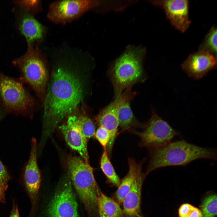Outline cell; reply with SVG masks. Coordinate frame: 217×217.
<instances>
[{"label": "cell", "instance_id": "1", "mask_svg": "<svg viewBox=\"0 0 217 217\" xmlns=\"http://www.w3.org/2000/svg\"><path fill=\"white\" fill-rule=\"evenodd\" d=\"M83 93L80 80L66 68L61 66L54 71L44 102L43 140L75 109Z\"/></svg>", "mask_w": 217, "mask_h": 217}, {"label": "cell", "instance_id": "2", "mask_svg": "<svg viewBox=\"0 0 217 217\" xmlns=\"http://www.w3.org/2000/svg\"><path fill=\"white\" fill-rule=\"evenodd\" d=\"M199 159L216 160V149L200 147L184 140L170 142L162 147L151 150L146 174L161 168L185 166Z\"/></svg>", "mask_w": 217, "mask_h": 217}, {"label": "cell", "instance_id": "3", "mask_svg": "<svg viewBox=\"0 0 217 217\" xmlns=\"http://www.w3.org/2000/svg\"><path fill=\"white\" fill-rule=\"evenodd\" d=\"M143 51L140 48L128 49L114 63L109 73L115 98L142 79Z\"/></svg>", "mask_w": 217, "mask_h": 217}, {"label": "cell", "instance_id": "4", "mask_svg": "<svg viewBox=\"0 0 217 217\" xmlns=\"http://www.w3.org/2000/svg\"><path fill=\"white\" fill-rule=\"evenodd\" d=\"M20 79L0 71V107L6 113L30 116L34 99Z\"/></svg>", "mask_w": 217, "mask_h": 217}, {"label": "cell", "instance_id": "5", "mask_svg": "<svg viewBox=\"0 0 217 217\" xmlns=\"http://www.w3.org/2000/svg\"><path fill=\"white\" fill-rule=\"evenodd\" d=\"M68 174L77 193L85 206L93 209L98 205V189L88 163L76 156L69 157Z\"/></svg>", "mask_w": 217, "mask_h": 217}, {"label": "cell", "instance_id": "6", "mask_svg": "<svg viewBox=\"0 0 217 217\" xmlns=\"http://www.w3.org/2000/svg\"><path fill=\"white\" fill-rule=\"evenodd\" d=\"M41 53L30 45L24 56L14 62L21 74L19 79L30 86L39 96L44 92L47 80V73Z\"/></svg>", "mask_w": 217, "mask_h": 217}, {"label": "cell", "instance_id": "7", "mask_svg": "<svg viewBox=\"0 0 217 217\" xmlns=\"http://www.w3.org/2000/svg\"><path fill=\"white\" fill-rule=\"evenodd\" d=\"M140 137V144L151 150L162 147L180 133L174 129L153 110L142 132H135Z\"/></svg>", "mask_w": 217, "mask_h": 217}, {"label": "cell", "instance_id": "8", "mask_svg": "<svg viewBox=\"0 0 217 217\" xmlns=\"http://www.w3.org/2000/svg\"><path fill=\"white\" fill-rule=\"evenodd\" d=\"M99 4L94 0L55 1L49 5L47 17L55 24H65L77 19Z\"/></svg>", "mask_w": 217, "mask_h": 217}, {"label": "cell", "instance_id": "9", "mask_svg": "<svg viewBox=\"0 0 217 217\" xmlns=\"http://www.w3.org/2000/svg\"><path fill=\"white\" fill-rule=\"evenodd\" d=\"M62 181L49 205L47 217H79L77 203L69 174Z\"/></svg>", "mask_w": 217, "mask_h": 217}, {"label": "cell", "instance_id": "10", "mask_svg": "<svg viewBox=\"0 0 217 217\" xmlns=\"http://www.w3.org/2000/svg\"><path fill=\"white\" fill-rule=\"evenodd\" d=\"M155 5L161 8L171 24L184 33L188 29L191 21L189 17V1L187 0H155Z\"/></svg>", "mask_w": 217, "mask_h": 217}, {"label": "cell", "instance_id": "11", "mask_svg": "<svg viewBox=\"0 0 217 217\" xmlns=\"http://www.w3.org/2000/svg\"><path fill=\"white\" fill-rule=\"evenodd\" d=\"M216 64V56L209 51L201 50L190 55L182 64L181 67L189 77L199 79Z\"/></svg>", "mask_w": 217, "mask_h": 217}, {"label": "cell", "instance_id": "12", "mask_svg": "<svg viewBox=\"0 0 217 217\" xmlns=\"http://www.w3.org/2000/svg\"><path fill=\"white\" fill-rule=\"evenodd\" d=\"M59 128L69 146L77 151L85 162L88 163L87 139L81 131L79 117L74 115L69 116L66 123Z\"/></svg>", "mask_w": 217, "mask_h": 217}, {"label": "cell", "instance_id": "13", "mask_svg": "<svg viewBox=\"0 0 217 217\" xmlns=\"http://www.w3.org/2000/svg\"><path fill=\"white\" fill-rule=\"evenodd\" d=\"M37 145L36 139L31 140V149L24 172V184L33 203L36 198L41 182V175L37 160Z\"/></svg>", "mask_w": 217, "mask_h": 217}, {"label": "cell", "instance_id": "14", "mask_svg": "<svg viewBox=\"0 0 217 217\" xmlns=\"http://www.w3.org/2000/svg\"><path fill=\"white\" fill-rule=\"evenodd\" d=\"M136 94L131 88L126 89L116 97L119 126L122 131H130L139 124L132 110L131 103Z\"/></svg>", "mask_w": 217, "mask_h": 217}, {"label": "cell", "instance_id": "15", "mask_svg": "<svg viewBox=\"0 0 217 217\" xmlns=\"http://www.w3.org/2000/svg\"><path fill=\"white\" fill-rule=\"evenodd\" d=\"M117 109V99L115 98L113 101L101 110L96 118L99 126L104 127L111 134V140L106 148L107 152L109 155L118 134L119 124Z\"/></svg>", "mask_w": 217, "mask_h": 217}, {"label": "cell", "instance_id": "16", "mask_svg": "<svg viewBox=\"0 0 217 217\" xmlns=\"http://www.w3.org/2000/svg\"><path fill=\"white\" fill-rule=\"evenodd\" d=\"M146 175L142 172L138 175L123 200L124 213L129 217L134 216L139 211L141 188Z\"/></svg>", "mask_w": 217, "mask_h": 217}, {"label": "cell", "instance_id": "17", "mask_svg": "<svg viewBox=\"0 0 217 217\" xmlns=\"http://www.w3.org/2000/svg\"><path fill=\"white\" fill-rule=\"evenodd\" d=\"M20 30L29 45L41 39L43 36V26L31 15H27L23 18L20 25Z\"/></svg>", "mask_w": 217, "mask_h": 217}, {"label": "cell", "instance_id": "18", "mask_svg": "<svg viewBox=\"0 0 217 217\" xmlns=\"http://www.w3.org/2000/svg\"><path fill=\"white\" fill-rule=\"evenodd\" d=\"M129 169L127 175L121 182L116 192V197L121 203L131 188L134 181L141 172V165L138 164L134 160L131 159H128Z\"/></svg>", "mask_w": 217, "mask_h": 217}, {"label": "cell", "instance_id": "19", "mask_svg": "<svg viewBox=\"0 0 217 217\" xmlns=\"http://www.w3.org/2000/svg\"><path fill=\"white\" fill-rule=\"evenodd\" d=\"M98 205L108 217H124L119 204L102 193H99Z\"/></svg>", "mask_w": 217, "mask_h": 217}, {"label": "cell", "instance_id": "20", "mask_svg": "<svg viewBox=\"0 0 217 217\" xmlns=\"http://www.w3.org/2000/svg\"><path fill=\"white\" fill-rule=\"evenodd\" d=\"M100 167L108 181L113 184L118 186L121 183L119 178L115 171L106 150H104L102 154Z\"/></svg>", "mask_w": 217, "mask_h": 217}, {"label": "cell", "instance_id": "21", "mask_svg": "<svg viewBox=\"0 0 217 217\" xmlns=\"http://www.w3.org/2000/svg\"><path fill=\"white\" fill-rule=\"evenodd\" d=\"M217 195L212 194L204 198L200 206L203 217H215L217 215Z\"/></svg>", "mask_w": 217, "mask_h": 217}, {"label": "cell", "instance_id": "22", "mask_svg": "<svg viewBox=\"0 0 217 217\" xmlns=\"http://www.w3.org/2000/svg\"><path fill=\"white\" fill-rule=\"evenodd\" d=\"M217 32L216 28L213 26L200 46L199 50L209 51L216 57Z\"/></svg>", "mask_w": 217, "mask_h": 217}, {"label": "cell", "instance_id": "23", "mask_svg": "<svg viewBox=\"0 0 217 217\" xmlns=\"http://www.w3.org/2000/svg\"><path fill=\"white\" fill-rule=\"evenodd\" d=\"M79 123L81 131L87 139L95 135V126L90 118L86 116L79 117Z\"/></svg>", "mask_w": 217, "mask_h": 217}, {"label": "cell", "instance_id": "24", "mask_svg": "<svg viewBox=\"0 0 217 217\" xmlns=\"http://www.w3.org/2000/svg\"><path fill=\"white\" fill-rule=\"evenodd\" d=\"M179 217H203L201 210L187 203L182 204L178 210Z\"/></svg>", "mask_w": 217, "mask_h": 217}, {"label": "cell", "instance_id": "25", "mask_svg": "<svg viewBox=\"0 0 217 217\" xmlns=\"http://www.w3.org/2000/svg\"><path fill=\"white\" fill-rule=\"evenodd\" d=\"M95 135L104 150H106V148L111 138L109 132L103 127L99 126L96 131Z\"/></svg>", "mask_w": 217, "mask_h": 217}, {"label": "cell", "instance_id": "26", "mask_svg": "<svg viewBox=\"0 0 217 217\" xmlns=\"http://www.w3.org/2000/svg\"><path fill=\"white\" fill-rule=\"evenodd\" d=\"M10 179L11 176L8 171L0 160V182L5 190L8 187V183Z\"/></svg>", "mask_w": 217, "mask_h": 217}, {"label": "cell", "instance_id": "27", "mask_svg": "<svg viewBox=\"0 0 217 217\" xmlns=\"http://www.w3.org/2000/svg\"><path fill=\"white\" fill-rule=\"evenodd\" d=\"M38 0L20 1L17 3L21 6L29 9H33L37 8L40 2Z\"/></svg>", "mask_w": 217, "mask_h": 217}, {"label": "cell", "instance_id": "28", "mask_svg": "<svg viewBox=\"0 0 217 217\" xmlns=\"http://www.w3.org/2000/svg\"><path fill=\"white\" fill-rule=\"evenodd\" d=\"M9 217H20L17 206L13 203V207Z\"/></svg>", "mask_w": 217, "mask_h": 217}, {"label": "cell", "instance_id": "29", "mask_svg": "<svg viewBox=\"0 0 217 217\" xmlns=\"http://www.w3.org/2000/svg\"><path fill=\"white\" fill-rule=\"evenodd\" d=\"M5 190L2 184L0 182V202H5Z\"/></svg>", "mask_w": 217, "mask_h": 217}, {"label": "cell", "instance_id": "30", "mask_svg": "<svg viewBox=\"0 0 217 217\" xmlns=\"http://www.w3.org/2000/svg\"><path fill=\"white\" fill-rule=\"evenodd\" d=\"M6 113L4 110L0 107V121L5 116Z\"/></svg>", "mask_w": 217, "mask_h": 217}, {"label": "cell", "instance_id": "31", "mask_svg": "<svg viewBox=\"0 0 217 217\" xmlns=\"http://www.w3.org/2000/svg\"><path fill=\"white\" fill-rule=\"evenodd\" d=\"M99 215L100 217H108L106 214L104 213L102 209L99 207Z\"/></svg>", "mask_w": 217, "mask_h": 217}]
</instances>
